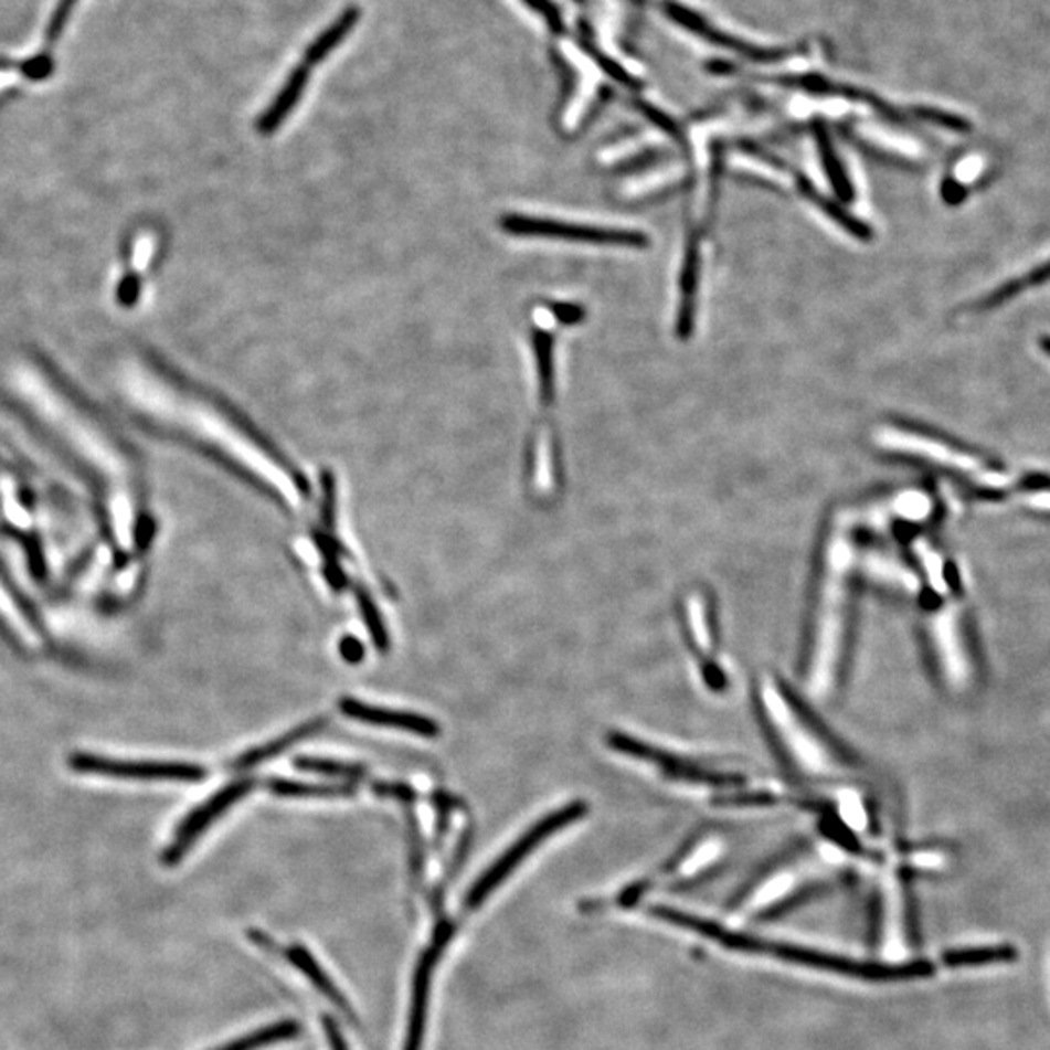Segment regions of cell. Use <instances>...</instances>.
Masks as SVG:
<instances>
[{
	"label": "cell",
	"mask_w": 1050,
	"mask_h": 1050,
	"mask_svg": "<svg viewBox=\"0 0 1050 1050\" xmlns=\"http://www.w3.org/2000/svg\"><path fill=\"white\" fill-rule=\"evenodd\" d=\"M339 707H341V712L344 717L359 720V722H364V724L416 733V735H424V738H436V735L441 733V725L436 724L434 720L421 717V714H413V712H400V710L372 707V704L360 702V700L357 699H342L341 702H339Z\"/></svg>",
	"instance_id": "11"
},
{
	"label": "cell",
	"mask_w": 1050,
	"mask_h": 1050,
	"mask_svg": "<svg viewBox=\"0 0 1050 1050\" xmlns=\"http://www.w3.org/2000/svg\"><path fill=\"white\" fill-rule=\"evenodd\" d=\"M454 924L441 922L431 947L423 953L416 965L413 977V994H411V1010H409L407 1041L405 1050H423L424 1029H426V1014H428V996H431L432 971L441 959L444 947L454 936Z\"/></svg>",
	"instance_id": "8"
},
{
	"label": "cell",
	"mask_w": 1050,
	"mask_h": 1050,
	"mask_svg": "<svg viewBox=\"0 0 1050 1050\" xmlns=\"http://www.w3.org/2000/svg\"><path fill=\"white\" fill-rule=\"evenodd\" d=\"M375 792H378L380 796L400 799V802H411V799H415V792L411 791L409 786H403V784H378Z\"/></svg>",
	"instance_id": "27"
},
{
	"label": "cell",
	"mask_w": 1050,
	"mask_h": 1050,
	"mask_svg": "<svg viewBox=\"0 0 1050 1050\" xmlns=\"http://www.w3.org/2000/svg\"><path fill=\"white\" fill-rule=\"evenodd\" d=\"M683 617L689 643H691L692 650L699 654L707 681H710L714 687H720L724 676L720 671L718 661H714L717 635H714V628H712V615H710V605L707 597L700 592H691L687 595L683 603Z\"/></svg>",
	"instance_id": "10"
},
{
	"label": "cell",
	"mask_w": 1050,
	"mask_h": 1050,
	"mask_svg": "<svg viewBox=\"0 0 1050 1050\" xmlns=\"http://www.w3.org/2000/svg\"><path fill=\"white\" fill-rule=\"evenodd\" d=\"M324 1029H326L327 1041H329V1044H331V1049L349 1050V1047H347V1042H344V1039H342L341 1031H339V1027H337V1024H335L333 1019L324 1018Z\"/></svg>",
	"instance_id": "28"
},
{
	"label": "cell",
	"mask_w": 1050,
	"mask_h": 1050,
	"mask_svg": "<svg viewBox=\"0 0 1050 1050\" xmlns=\"http://www.w3.org/2000/svg\"><path fill=\"white\" fill-rule=\"evenodd\" d=\"M799 188H802V191H804L807 197H812L815 203L819 204L823 211L827 212L832 221L839 222L840 226L847 229L850 234H855V236L858 237H870V230L866 229L862 222H858L856 219H852L850 214H847V212H842V209L837 206V204H832L830 201H827V199H823L806 180L799 181Z\"/></svg>",
	"instance_id": "22"
},
{
	"label": "cell",
	"mask_w": 1050,
	"mask_h": 1050,
	"mask_svg": "<svg viewBox=\"0 0 1050 1050\" xmlns=\"http://www.w3.org/2000/svg\"><path fill=\"white\" fill-rule=\"evenodd\" d=\"M586 812L587 807L584 802H572L569 806L559 807L551 814H547L545 817H541L531 829L526 830L520 839L513 842L512 847L506 850L505 855L498 858L497 862L490 866L489 870L480 876L479 880L473 883V888L465 897V906L473 911L479 904L485 903L490 893L498 885H502L506 878L523 862L526 856H530L541 842L551 839L556 830L580 821L586 815Z\"/></svg>",
	"instance_id": "4"
},
{
	"label": "cell",
	"mask_w": 1050,
	"mask_h": 1050,
	"mask_svg": "<svg viewBox=\"0 0 1050 1050\" xmlns=\"http://www.w3.org/2000/svg\"><path fill=\"white\" fill-rule=\"evenodd\" d=\"M71 766L81 773L99 774L112 778H135V781H181L195 782L204 778V768L189 763H166V761H119V759L96 757V755H74Z\"/></svg>",
	"instance_id": "6"
},
{
	"label": "cell",
	"mask_w": 1050,
	"mask_h": 1050,
	"mask_svg": "<svg viewBox=\"0 0 1050 1050\" xmlns=\"http://www.w3.org/2000/svg\"><path fill=\"white\" fill-rule=\"evenodd\" d=\"M819 147H821L823 166H825V171H827V176H829L830 185L835 188L839 197L850 199V197H852L850 181L847 180V176H845L840 163L837 162V158L832 155V150H830L829 145H827V140L819 139Z\"/></svg>",
	"instance_id": "23"
},
{
	"label": "cell",
	"mask_w": 1050,
	"mask_h": 1050,
	"mask_svg": "<svg viewBox=\"0 0 1050 1050\" xmlns=\"http://www.w3.org/2000/svg\"><path fill=\"white\" fill-rule=\"evenodd\" d=\"M1016 950L1011 945H996V947H967L953 950L944 955L947 967H973V965H988V963H1006L1016 959Z\"/></svg>",
	"instance_id": "17"
},
{
	"label": "cell",
	"mask_w": 1050,
	"mask_h": 1050,
	"mask_svg": "<svg viewBox=\"0 0 1050 1050\" xmlns=\"http://www.w3.org/2000/svg\"><path fill=\"white\" fill-rule=\"evenodd\" d=\"M269 791L285 798H337V796L352 794V788L349 786L310 784V782L286 781V778L269 781Z\"/></svg>",
	"instance_id": "18"
},
{
	"label": "cell",
	"mask_w": 1050,
	"mask_h": 1050,
	"mask_svg": "<svg viewBox=\"0 0 1050 1050\" xmlns=\"http://www.w3.org/2000/svg\"><path fill=\"white\" fill-rule=\"evenodd\" d=\"M285 957L290 965H294L296 969L300 971L304 977L310 980L311 985L318 988L319 993L326 994L327 998L333 1000L339 1008L349 1011L347 998L342 996L341 990L335 986L333 980L329 978L326 971L321 969V965L316 961V957H314L304 945H290V947H286Z\"/></svg>",
	"instance_id": "13"
},
{
	"label": "cell",
	"mask_w": 1050,
	"mask_h": 1050,
	"mask_svg": "<svg viewBox=\"0 0 1050 1050\" xmlns=\"http://www.w3.org/2000/svg\"><path fill=\"white\" fill-rule=\"evenodd\" d=\"M357 600H359L360 611H362V619L367 623L368 630H370V636L374 640L378 650L385 651L390 648V635L385 630V625H383L382 615L380 611L375 607L374 600L370 597L364 587H359L357 590Z\"/></svg>",
	"instance_id": "21"
},
{
	"label": "cell",
	"mask_w": 1050,
	"mask_h": 1050,
	"mask_svg": "<svg viewBox=\"0 0 1050 1050\" xmlns=\"http://www.w3.org/2000/svg\"><path fill=\"white\" fill-rule=\"evenodd\" d=\"M298 1033H300V1026L296 1021L286 1019V1021H278L273 1026L261 1027L257 1031L247 1033L242 1039H236V1041L226 1042V1044H222V1047L214 1050H257L265 1047V1044L294 1039Z\"/></svg>",
	"instance_id": "16"
},
{
	"label": "cell",
	"mask_w": 1050,
	"mask_h": 1050,
	"mask_svg": "<svg viewBox=\"0 0 1050 1050\" xmlns=\"http://www.w3.org/2000/svg\"><path fill=\"white\" fill-rule=\"evenodd\" d=\"M759 707L792 768L809 781H832L848 773V759L823 732L804 704L773 676L761 679Z\"/></svg>",
	"instance_id": "2"
},
{
	"label": "cell",
	"mask_w": 1050,
	"mask_h": 1050,
	"mask_svg": "<svg viewBox=\"0 0 1050 1050\" xmlns=\"http://www.w3.org/2000/svg\"><path fill=\"white\" fill-rule=\"evenodd\" d=\"M253 784H255L253 781L232 782L226 788L216 792V794L206 799L204 804L193 809V812L185 817V821L181 823L178 835H176V840H173L170 848L166 850L163 863L173 866L178 860H181L189 848H191V845L203 835L204 830L211 827L212 823L216 821L224 812H229L230 807L244 798L245 794H250V792L253 791Z\"/></svg>",
	"instance_id": "9"
},
{
	"label": "cell",
	"mask_w": 1050,
	"mask_h": 1050,
	"mask_svg": "<svg viewBox=\"0 0 1050 1050\" xmlns=\"http://www.w3.org/2000/svg\"><path fill=\"white\" fill-rule=\"evenodd\" d=\"M856 538L845 521L830 528L821 553L819 582L807 640L804 681L815 699H827L839 685L855 590Z\"/></svg>",
	"instance_id": "1"
},
{
	"label": "cell",
	"mask_w": 1050,
	"mask_h": 1050,
	"mask_svg": "<svg viewBox=\"0 0 1050 1050\" xmlns=\"http://www.w3.org/2000/svg\"><path fill=\"white\" fill-rule=\"evenodd\" d=\"M296 766L306 773L326 774L331 778H347V781H359L367 774L362 766L347 765V763L329 761V759H298Z\"/></svg>",
	"instance_id": "20"
},
{
	"label": "cell",
	"mask_w": 1050,
	"mask_h": 1050,
	"mask_svg": "<svg viewBox=\"0 0 1050 1050\" xmlns=\"http://www.w3.org/2000/svg\"><path fill=\"white\" fill-rule=\"evenodd\" d=\"M308 68L306 66H300V68H294V73L288 76L286 81L285 88L278 92L277 98L271 104L267 114H263L261 117L259 129L263 132H273L277 129L280 123L285 121L288 114L293 112L296 104L300 102L301 94L306 91V84H308Z\"/></svg>",
	"instance_id": "14"
},
{
	"label": "cell",
	"mask_w": 1050,
	"mask_h": 1050,
	"mask_svg": "<svg viewBox=\"0 0 1050 1050\" xmlns=\"http://www.w3.org/2000/svg\"><path fill=\"white\" fill-rule=\"evenodd\" d=\"M359 20L360 10L357 9L347 10L344 14H341V17L337 18L333 24L329 25L326 32L321 33L318 40L314 41L310 47H308V51H306V59H308V63L316 65V63H319V61H324V59L329 57V53L337 50V47L341 45L342 41H344V38H347V35H349V33L354 30V25H357Z\"/></svg>",
	"instance_id": "15"
},
{
	"label": "cell",
	"mask_w": 1050,
	"mask_h": 1050,
	"mask_svg": "<svg viewBox=\"0 0 1050 1050\" xmlns=\"http://www.w3.org/2000/svg\"><path fill=\"white\" fill-rule=\"evenodd\" d=\"M339 654H341L342 660H347L349 664H360L364 658V646H362L359 638L344 636L339 643Z\"/></svg>",
	"instance_id": "26"
},
{
	"label": "cell",
	"mask_w": 1050,
	"mask_h": 1050,
	"mask_svg": "<svg viewBox=\"0 0 1050 1050\" xmlns=\"http://www.w3.org/2000/svg\"><path fill=\"white\" fill-rule=\"evenodd\" d=\"M942 193H944L945 201L952 204L961 203L965 199V188L957 185L955 181L945 180Z\"/></svg>",
	"instance_id": "29"
},
{
	"label": "cell",
	"mask_w": 1050,
	"mask_h": 1050,
	"mask_svg": "<svg viewBox=\"0 0 1050 1050\" xmlns=\"http://www.w3.org/2000/svg\"><path fill=\"white\" fill-rule=\"evenodd\" d=\"M916 114L922 115L929 121L936 123L940 127H945V129L957 130V132H969L971 130V123L959 117V115L945 114V112H937V109H924V107L919 109Z\"/></svg>",
	"instance_id": "24"
},
{
	"label": "cell",
	"mask_w": 1050,
	"mask_h": 1050,
	"mask_svg": "<svg viewBox=\"0 0 1050 1050\" xmlns=\"http://www.w3.org/2000/svg\"><path fill=\"white\" fill-rule=\"evenodd\" d=\"M697 269H699V253H697V245L691 244L689 252H687V263H685L683 285H681L683 298H681L679 326H677L681 337H689V333H691L692 301H694V288H697V283H699Z\"/></svg>",
	"instance_id": "19"
},
{
	"label": "cell",
	"mask_w": 1050,
	"mask_h": 1050,
	"mask_svg": "<svg viewBox=\"0 0 1050 1050\" xmlns=\"http://www.w3.org/2000/svg\"><path fill=\"white\" fill-rule=\"evenodd\" d=\"M1014 283H1016L1019 294L1026 293L1027 288H1033V286L1047 285V283H1050V261L1037 265L1024 277L1014 278Z\"/></svg>",
	"instance_id": "25"
},
{
	"label": "cell",
	"mask_w": 1050,
	"mask_h": 1050,
	"mask_svg": "<svg viewBox=\"0 0 1050 1050\" xmlns=\"http://www.w3.org/2000/svg\"><path fill=\"white\" fill-rule=\"evenodd\" d=\"M327 722H329L327 718L310 720V722H306V724L298 725V728H294L290 732H286L285 735H280L277 740L255 747V750L245 753L244 757L237 761V768H250V766L267 763L271 759L278 757L280 753L293 750L294 745H298L301 741L310 740L311 735H318L319 732H324Z\"/></svg>",
	"instance_id": "12"
},
{
	"label": "cell",
	"mask_w": 1050,
	"mask_h": 1050,
	"mask_svg": "<svg viewBox=\"0 0 1050 1050\" xmlns=\"http://www.w3.org/2000/svg\"><path fill=\"white\" fill-rule=\"evenodd\" d=\"M505 230L516 236L561 237V240L586 242V244L630 245V247L646 245V237L638 232L590 229L580 224L545 221V219H533V216H508L505 221Z\"/></svg>",
	"instance_id": "7"
},
{
	"label": "cell",
	"mask_w": 1050,
	"mask_h": 1050,
	"mask_svg": "<svg viewBox=\"0 0 1050 1050\" xmlns=\"http://www.w3.org/2000/svg\"><path fill=\"white\" fill-rule=\"evenodd\" d=\"M651 916H658L660 921L671 922L679 929L691 930L700 936L710 937L720 945H725L735 952L761 953V955H773L776 959L791 961L814 969L830 971L837 975H847V977L863 978V980H906V978H921L932 975V965L929 961H914L906 965H885V963H866V961H852L830 953L815 952L809 947H799V945L778 944L763 937L747 936L740 932L725 930L720 924L704 921L699 916H692L689 912L677 911L671 906H661L656 904L650 909Z\"/></svg>",
	"instance_id": "3"
},
{
	"label": "cell",
	"mask_w": 1050,
	"mask_h": 1050,
	"mask_svg": "<svg viewBox=\"0 0 1050 1050\" xmlns=\"http://www.w3.org/2000/svg\"><path fill=\"white\" fill-rule=\"evenodd\" d=\"M326 574L327 579H329V582H331V586L337 587V590H341V587L344 586L347 579H344V574H342V572L339 571L335 564H329V569H327Z\"/></svg>",
	"instance_id": "30"
},
{
	"label": "cell",
	"mask_w": 1050,
	"mask_h": 1050,
	"mask_svg": "<svg viewBox=\"0 0 1050 1050\" xmlns=\"http://www.w3.org/2000/svg\"><path fill=\"white\" fill-rule=\"evenodd\" d=\"M965 621L955 607H942L930 615L929 643L940 676L947 685L963 687L969 681L971 658Z\"/></svg>",
	"instance_id": "5"
}]
</instances>
